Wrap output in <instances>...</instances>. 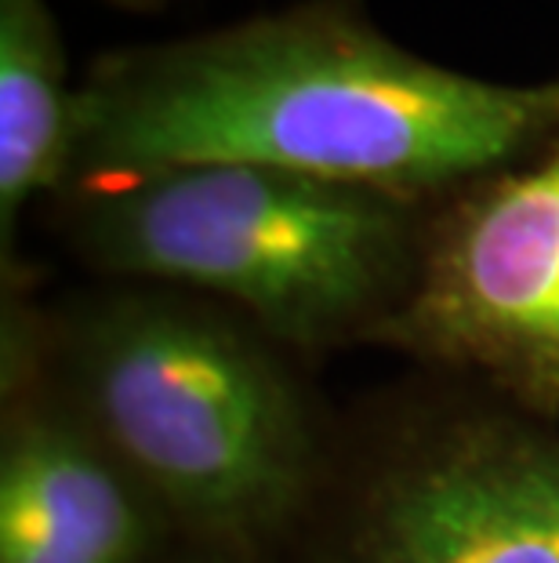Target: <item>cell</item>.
<instances>
[{
  "instance_id": "6da1fadb",
  "label": "cell",
  "mask_w": 559,
  "mask_h": 563,
  "mask_svg": "<svg viewBox=\"0 0 559 563\" xmlns=\"http://www.w3.org/2000/svg\"><path fill=\"white\" fill-rule=\"evenodd\" d=\"M556 139L559 77L483 80L396 44L360 0H299L94 58L66 189L247 164L439 203Z\"/></svg>"
},
{
  "instance_id": "7a4b0ae2",
  "label": "cell",
  "mask_w": 559,
  "mask_h": 563,
  "mask_svg": "<svg viewBox=\"0 0 559 563\" xmlns=\"http://www.w3.org/2000/svg\"><path fill=\"white\" fill-rule=\"evenodd\" d=\"M58 203L91 266L222 302L294 350L371 342L411 291L436 208L247 164L66 189Z\"/></svg>"
},
{
  "instance_id": "3957f363",
  "label": "cell",
  "mask_w": 559,
  "mask_h": 563,
  "mask_svg": "<svg viewBox=\"0 0 559 563\" xmlns=\"http://www.w3.org/2000/svg\"><path fill=\"white\" fill-rule=\"evenodd\" d=\"M208 298L138 287L99 298L69 331V404L164 517L204 545L251 553L302 517L316 437L302 393Z\"/></svg>"
},
{
  "instance_id": "277c9868",
  "label": "cell",
  "mask_w": 559,
  "mask_h": 563,
  "mask_svg": "<svg viewBox=\"0 0 559 563\" xmlns=\"http://www.w3.org/2000/svg\"><path fill=\"white\" fill-rule=\"evenodd\" d=\"M371 342L559 422V139L436 203L411 291Z\"/></svg>"
},
{
  "instance_id": "5b68a950",
  "label": "cell",
  "mask_w": 559,
  "mask_h": 563,
  "mask_svg": "<svg viewBox=\"0 0 559 563\" xmlns=\"http://www.w3.org/2000/svg\"><path fill=\"white\" fill-rule=\"evenodd\" d=\"M331 563H559V433L455 415L400 443L353 501Z\"/></svg>"
},
{
  "instance_id": "8992f818",
  "label": "cell",
  "mask_w": 559,
  "mask_h": 563,
  "mask_svg": "<svg viewBox=\"0 0 559 563\" xmlns=\"http://www.w3.org/2000/svg\"><path fill=\"white\" fill-rule=\"evenodd\" d=\"M168 520L69 400L19 397L0 440V563H149Z\"/></svg>"
},
{
  "instance_id": "52a82bcc",
  "label": "cell",
  "mask_w": 559,
  "mask_h": 563,
  "mask_svg": "<svg viewBox=\"0 0 559 563\" xmlns=\"http://www.w3.org/2000/svg\"><path fill=\"white\" fill-rule=\"evenodd\" d=\"M77 84H69L52 0H0V244L19 241L33 200L58 197L74 153Z\"/></svg>"
},
{
  "instance_id": "ba28073f",
  "label": "cell",
  "mask_w": 559,
  "mask_h": 563,
  "mask_svg": "<svg viewBox=\"0 0 559 563\" xmlns=\"http://www.w3.org/2000/svg\"><path fill=\"white\" fill-rule=\"evenodd\" d=\"M175 563H251V560H247L244 549L204 545V549H200V553H193V556H182V560H175Z\"/></svg>"
},
{
  "instance_id": "9c48e42d",
  "label": "cell",
  "mask_w": 559,
  "mask_h": 563,
  "mask_svg": "<svg viewBox=\"0 0 559 563\" xmlns=\"http://www.w3.org/2000/svg\"><path fill=\"white\" fill-rule=\"evenodd\" d=\"M113 8H121V11H157V8H164L168 0H110Z\"/></svg>"
}]
</instances>
